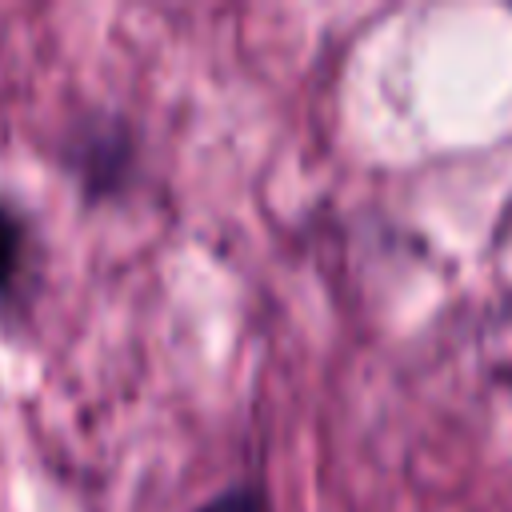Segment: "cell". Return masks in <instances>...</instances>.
I'll use <instances>...</instances> for the list:
<instances>
[{
  "mask_svg": "<svg viewBox=\"0 0 512 512\" xmlns=\"http://www.w3.org/2000/svg\"><path fill=\"white\" fill-rule=\"evenodd\" d=\"M68 168L84 184L88 196H112L132 172V136L124 124H84L72 132V148L64 152Z\"/></svg>",
  "mask_w": 512,
  "mask_h": 512,
  "instance_id": "cell-1",
  "label": "cell"
},
{
  "mask_svg": "<svg viewBox=\"0 0 512 512\" xmlns=\"http://www.w3.org/2000/svg\"><path fill=\"white\" fill-rule=\"evenodd\" d=\"M24 248H28V232L20 212L0 200V304L12 300L16 284H20V268H24Z\"/></svg>",
  "mask_w": 512,
  "mask_h": 512,
  "instance_id": "cell-2",
  "label": "cell"
},
{
  "mask_svg": "<svg viewBox=\"0 0 512 512\" xmlns=\"http://www.w3.org/2000/svg\"><path fill=\"white\" fill-rule=\"evenodd\" d=\"M196 512H264V496L256 488H248V484H232L220 496L204 500Z\"/></svg>",
  "mask_w": 512,
  "mask_h": 512,
  "instance_id": "cell-3",
  "label": "cell"
}]
</instances>
